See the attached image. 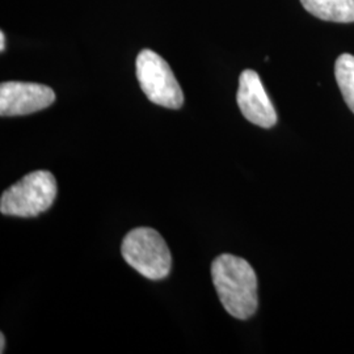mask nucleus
<instances>
[{"label": "nucleus", "mask_w": 354, "mask_h": 354, "mask_svg": "<svg viewBox=\"0 0 354 354\" xmlns=\"http://www.w3.org/2000/svg\"><path fill=\"white\" fill-rule=\"evenodd\" d=\"M140 88L150 102L168 109H178L184 104V93L169 64L155 51L145 49L136 62Z\"/></svg>", "instance_id": "nucleus-4"}, {"label": "nucleus", "mask_w": 354, "mask_h": 354, "mask_svg": "<svg viewBox=\"0 0 354 354\" xmlns=\"http://www.w3.org/2000/svg\"><path fill=\"white\" fill-rule=\"evenodd\" d=\"M236 100L241 113L250 122L264 129L277 124V112L256 71L244 70L241 73Z\"/></svg>", "instance_id": "nucleus-6"}, {"label": "nucleus", "mask_w": 354, "mask_h": 354, "mask_svg": "<svg viewBox=\"0 0 354 354\" xmlns=\"http://www.w3.org/2000/svg\"><path fill=\"white\" fill-rule=\"evenodd\" d=\"M304 10L332 23H354V0H301Z\"/></svg>", "instance_id": "nucleus-7"}, {"label": "nucleus", "mask_w": 354, "mask_h": 354, "mask_svg": "<svg viewBox=\"0 0 354 354\" xmlns=\"http://www.w3.org/2000/svg\"><path fill=\"white\" fill-rule=\"evenodd\" d=\"M57 180L49 171H35L4 190L0 198L1 214L32 218L50 209L57 198Z\"/></svg>", "instance_id": "nucleus-2"}, {"label": "nucleus", "mask_w": 354, "mask_h": 354, "mask_svg": "<svg viewBox=\"0 0 354 354\" xmlns=\"http://www.w3.org/2000/svg\"><path fill=\"white\" fill-rule=\"evenodd\" d=\"M335 76L342 97L354 113V55L342 54L335 64Z\"/></svg>", "instance_id": "nucleus-8"}, {"label": "nucleus", "mask_w": 354, "mask_h": 354, "mask_svg": "<svg viewBox=\"0 0 354 354\" xmlns=\"http://www.w3.org/2000/svg\"><path fill=\"white\" fill-rule=\"evenodd\" d=\"M6 49V36H4V32L0 33V50L4 51Z\"/></svg>", "instance_id": "nucleus-10"}, {"label": "nucleus", "mask_w": 354, "mask_h": 354, "mask_svg": "<svg viewBox=\"0 0 354 354\" xmlns=\"http://www.w3.org/2000/svg\"><path fill=\"white\" fill-rule=\"evenodd\" d=\"M4 351H6V337L1 333L0 335V353H4Z\"/></svg>", "instance_id": "nucleus-9"}, {"label": "nucleus", "mask_w": 354, "mask_h": 354, "mask_svg": "<svg viewBox=\"0 0 354 354\" xmlns=\"http://www.w3.org/2000/svg\"><path fill=\"white\" fill-rule=\"evenodd\" d=\"M55 102L54 91L37 83L6 82L0 86V114L26 115L49 108Z\"/></svg>", "instance_id": "nucleus-5"}, {"label": "nucleus", "mask_w": 354, "mask_h": 354, "mask_svg": "<svg viewBox=\"0 0 354 354\" xmlns=\"http://www.w3.org/2000/svg\"><path fill=\"white\" fill-rule=\"evenodd\" d=\"M212 277L219 301L231 317L247 320L254 315L257 297V276L244 259L223 253L212 266Z\"/></svg>", "instance_id": "nucleus-1"}, {"label": "nucleus", "mask_w": 354, "mask_h": 354, "mask_svg": "<svg viewBox=\"0 0 354 354\" xmlns=\"http://www.w3.org/2000/svg\"><path fill=\"white\" fill-rule=\"evenodd\" d=\"M121 252L129 266L146 279H163L172 268V256L162 235L150 227L131 230L124 238Z\"/></svg>", "instance_id": "nucleus-3"}]
</instances>
